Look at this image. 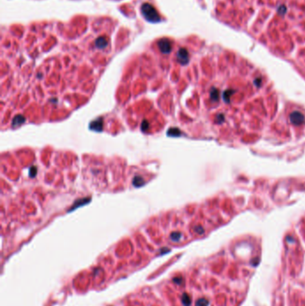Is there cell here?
Segmentation results:
<instances>
[{"instance_id": "obj_4", "label": "cell", "mask_w": 305, "mask_h": 306, "mask_svg": "<svg viewBox=\"0 0 305 306\" xmlns=\"http://www.w3.org/2000/svg\"><path fill=\"white\" fill-rule=\"evenodd\" d=\"M132 184H133V185L134 186H137V187H139V186H142V184H144V181H143V179L141 177V176H135L134 178H133V180H132Z\"/></svg>"}, {"instance_id": "obj_2", "label": "cell", "mask_w": 305, "mask_h": 306, "mask_svg": "<svg viewBox=\"0 0 305 306\" xmlns=\"http://www.w3.org/2000/svg\"><path fill=\"white\" fill-rule=\"evenodd\" d=\"M91 129H93L94 131H97V132H100L103 128V120L102 118H98L95 121L91 123Z\"/></svg>"}, {"instance_id": "obj_8", "label": "cell", "mask_w": 305, "mask_h": 306, "mask_svg": "<svg viewBox=\"0 0 305 306\" xmlns=\"http://www.w3.org/2000/svg\"><path fill=\"white\" fill-rule=\"evenodd\" d=\"M180 237H181V234H179V233H177V232L172 233L171 236H170V238H171L173 241H175V242H177V241L180 239Z\"/></svg>"}, {"instance_id": "obj_1", "label": "cell", "mask_w": 305, "mask_h": 306, "mask_svg": "<svg viewBox=\"0 0 305 306\" xmlns=\"http://www.w3.org/2000/svg\"><path fill=\"white\" fill-rule=\"evenodd\" d=\"M142 12L143 16L150 22H158L159 21V16L157 13V11L154 9L152 5L149 4H144L142 7Z\"/></svg>"}, {"instance_id": "obj_7", "label": "cell", "mask_w": 305, "mask_h": 306, "mask_svg": "<svg viewBox=\"0 0 305 306\" xmlns=\"http://www.w3.org/2000/svg\"><path fill=\"white\" fill-rule=\"evenodd\" d=\"M182 301H183V304L185 306H189L191 304V298L187 294H183V296H182Z\"/></svg>"}, {"instance_id": "obj_5", "label": "cell", "mask_w": 305, "mask_h": 306, "mask_svg": "<svg viewBox=\"0 0 305 306\" xmlns=\"http://www.w3.org/2000/svg\"><path fill=\"white\" fill-rule=\"evenodd\" d=\"M24 121H25V119H24V117L23 116H17L16 117H14V119L13 121V125L17 126L19 124H22Z\"/></svg>"}, {"instance_id": "obj_6", "label": "cell", "mask_w": 305, "mask_h": 306, "mask_svg": "<svg viewBox=\"0 0 305 306\" xmlns=\"http://www.w3.org/2000/svg\"><path fill=\"white\" fill-rule=\"evenodd\" d=\"M178 57H179V60L182 63H185V61H187V53L183 49L178 53Z\"/></svg>"}, {"instance_id": "obj_10", "label": "cell", "mask_w": 305, "mask_h": 306, "mask_svg": "<svg viewBox=\"0 0 305 306\" xmlns=\"http://www.w3.org/2000/svg\"><path fill=\"white\" fill-rule=\"evenodd\" d=\"M173 280H174V282H175V283L181 284V282H182V277H181V276H176V277H175Z\"/></svg>"}, {"instance_id": "obj_9", "label": "cell", "mask_w": 305, "mask_h": 306, "mask_svg": "<svg viewBox=\"0 0 305 306\" xmlns=\"http://www.w3.org/2000/svg\"><path fill=\"white\" fill-rule=\"evenodd\" d=\"M148 127H149V123H148L147 121H144V122L142 123V131H146L148 129Z\"/></svg>"}, {"instance_id": "obj_3", "label": "cell", "mask_w": 305, "mask_h": 306, "mask_svg": "<svg viewBox=\"0 0 305 306\" xmlns=\"http://www.w3.org/2000/svg\"><path fill=\"white\" fill-rule=\"evenodd\" d=\"M159 48L161 49V51L165 52V53H168L170 51V48H171V45H170V42L168 40H161L159 41Z\"/></svg>"}]
</instances>
